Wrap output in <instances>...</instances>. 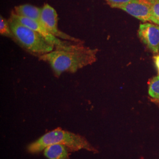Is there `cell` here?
<instances>
[{
    "label": "cell",
    "mask_w": 159,
    "mask_h": 159,
    "mask_svg": "<svg viewBox=\"0 0 159 159\" xmlns=\"http://www.w3.org/2000/svg\"><path fill=\"white\" fill-rule=\"evenodd\" d=\"M98 49L85 47L78 43L68 50H54L39 57L40 60L48 63L54 75L59 77L63 72L74 73L79 69L91 65L97 61Z\"/></svg>",
    "instance_id": "cell-1"
},
{
    "label": "cell",
    "mask_w": 159,
    "mask_h": 159,
    "mask_svg": "<svg viewBox=\"0 0 159 159\" xmlns=\"http://www.w3.org/2000/svg\"><path fill=\"white\" fill-rule=\"evenodd\" d=\"M54 144L65 145L72 151L85 149L91 152H97L96 149L84 137L60 128L47 132L37 141L31 143L27 149L30 153H36Z\"/></svg>",
    "instance_id": "cell-2"
},
{
    "label": "cell",
    "mask_w": 159,
    "mask_h": 159,
    "mask_svg": "<svg viewBox=\"0 0 159 159\" xmlns=\"http://www.w3.org/2000/svg\"><path fill=\"white\" fill-rule=\"evenodd\" d=\"M8 23L13 35L12 39L29 53L40 57L55 49L41 35L13 17H10Z\"/></svg>",
    "instance_id": "cell-3"
},
{
    "label": "cell",
    "mask_w": 159,
    "mask_h": 159,
    "mask_svg": "<svg viewBox=\"0 0 159 159\" xmlns=\"http://www.w3.org/2000/svg\"><path fill=\"white\" fill-rule=\"evenodd\" d=\"M11 17H13L18 22L29 27V28L41 35L48 43L54 47L55 50H68L72 49L78 44V43H74L66 40L62 41L59 39V38L50 33L40 22L27 18L19 16L16 14L14 11H12Z\"/></svg>",
    "instance_id": "cell-4"
},
{
    "label": "cell",
    "mask_w": 159,
    "mask_h": 159,
    "mask_svg": "<svg viewBox=\"0 0 159 159\" xmlns=\"http://www.w3.org/2000/svg\"><path fill=\"white\" fill-rule=\"evenodd\" d=\"M111 7L122 10L143 22L150 21L159 25V21L154 16L147 0H134L126 4L114 5Z\"/></svg>",
    "instance_id": "cell-5"
},
{
    "label": "cell",
    "mask_w": 159,
    "mask_h": 159,
    "mask_svg": "<svg viewBox=\"0 0 159 159\" xmlns=\"http://www.w3.org/2000/svg\"><path fill=\"white\" fill-rule=\"evenodd\" d=\"M40 23L50 33L58 38L74 43H83V41L61 31L58 29V15L56 10L48 4L41 8Z\"/></svg>",
    "instance_id": "cell-6"
},
{
    "label": "cell",
    "mask_w": 159,
    "mask_h": 159,
    "mask_svg": "<svg viewBox=\"0 0 159 159\" xmlns=\"http://www.w3.org/2000/svg\"><path fill=\"white\" fill-rule=\"evenodd\" d=\"M138 35L143 43L154 54L159 53V25L144 23L140 24Z\"/></svg>",
    "instance_id": "cell-7"
},
{
    "label": "cell",
    "mask_w": 159,
    "mask_h": 159,
    "mask_svg": "<svg viewBox=\"0 0 159 159\" xmlns=\"http://www.w3.org/2000/svg\"><path fill=\"white\" fill-rule=\"evenodd\" d=\"M14 12L19 16L40 22L41 8L30 4H24L16 7Z\"/></svg>",
    "instance_id": "cell-8"
},
{
    "label": "cell",
    "mask_w": 159,
    "mask_h": 159,
    "mask_svg": "<svg viewBox=\"0 0 159 159\" xmlns=\"http://www.w3.org/2000/svg\"><path fill=\"white\" fill-rule=\"evenodd\" d=\"M67 148L61 144H51L45 148L44 154L49 159H68Z\"/></svg>",
    "instance_id": "cell-9"
},
{
    "label": "cell",
    "mask_w": 159,
    "mask_h": 159,
    "mask_svg": "<svg viewBox=\"0 0 159 159\" xmlns=\"http://www.w3.org/2000/svg\"><path fill=\"white\" fill-rule=\"evenodd\" d=\"M148 94L154 101L159 100V75L150 80L148 84Z\"/></svg>",
    "instance_id": "cell-10"
},
{
    "label": "cell",
    "mask_w": 159,
    "mask_h": 159,
    "mask_svg": "<svg viewBox=\"0 0 159 159\" xmlns=\"http://www.w3.org/2000/svg\"><path fill=\"white\" fill-rule=\"evenodd\" d=\"M0 33L2 35L7 36L12 39L13 35L8 21L2 17H0Z\"/></svg>",
    "instance_id": "cell-11"
},
{
    "label": "cell",
    "mask_w": 159,
    "mask_h": 159,
    "mask_svg": "<svg viewBox=\"0 0 159 159\" xmlns=\"http://www.w3.org/2000/svg\"><path fill=\"white\" fill-rule=\"evenodd\" d=\"M149 3L154 16L159 21V0H147Z\"/></svg>",
    "instance_id": "cell-12"
},
{
    "label": "cell",
    "mask_w": 159,
    "mask_h": 159,
    "mask_svg": "<svg viewBox=\"0 0 159 159\" xmlns=\"http://www.w3.org/2000/svg\"><path fill=\"white\" fill-rule=\"evenodd\" d=\"M110 7L114 5L126 4L134 0H104Z\"/></svg>",
    "instance_id": "cell-13"
},
{
    "label": "cell",
    "mask_w": 159,
    "mask_h": 159,
    "mask_svg": "<svg viewBox=\"0 0 159 159\" xmlns=\"http://www.w3.org/2000/svg\"><path fill=\"white\" fill-rule=\"evenodd\" d=\"M155 66L157 70L159 69V55H156L153 57Z\"/></svg>",
    "instance_id": "cell-14"
},
{
    "label": "cell",
    "mask_w": 159,
    "mask_h": 159,
    "mask_svg": "<svg viewBox=\"0 0 159 159\" xmlns=\"http://www.w3.org/2000/svg\"><path fill=\"white\" fill-rule=\"evenodd\" d=\"M154 102H157L159 103V100H156V101H154Z\"/></svg>",
    "instance_id": "cell-15"
},
{
    "label": "cell",
    "mask_w": 159,
    "mask_h": 159,
    "mask_svg": "<svg viewBox=\"0 0 159 159\" xmlns=\"http://www.w3.org/2000/svg\"><path fill=\"white\" fill-rule=\"evenodd\" d=\"M158 70V73H159V70Z\"/></svg>",
    "instance_id": "cell-16"
}]
</instances>
